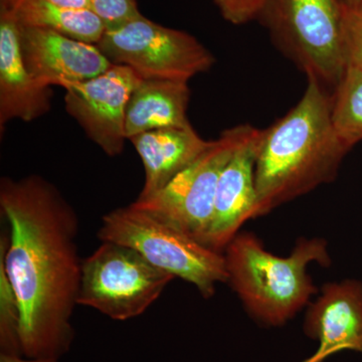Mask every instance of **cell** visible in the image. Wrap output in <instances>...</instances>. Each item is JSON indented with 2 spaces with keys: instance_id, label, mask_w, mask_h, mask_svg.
<instances>
[{
  "instance_id": "1",
  "label": "cell",
  "mask_w": 362,
  "mask_h": 362,
  "mask_svg": "<svg viewBox=\"0 0 362 362\" xmlns=\"http://www.w3.org/2000/svg\"><path fill=\"white\" fill-rule=\"evenodd\" d=\"M0 209L7 221L0 264L20 304L23 356L59 359L75 335L71 320L82 280L78 214L40 175L2 177Z\"/></svg>"
},
{
  "instance_id": "2",
  "label": "cell",
  "mask_w": 362,
  "mask_h": 362,
  "mask_svg": "<svg viewBox=\"0 0 362 362\" xmlns=\"http://www.w3.org/2000/svg\"><path fill=\"white\" fill-rule=\"evenodd\" d=\"M349 151L333 126L332 95L308 78L296 106L262 129L255 163L256 218L334 180Z\"/></svg>"
},
{
  "instance_id": "3",
  "label": "cell",
  "mask_w": 362,
  "mask_h": 362,
  "mask_svg": "<svg viewBox=\"0 0 362 362\" xmlns=\"http://www.w3.org/2000/svg\"><path fill=\"white\" fill-rule=\"evenodd\" d=\"M228 283L250 315L267 325L287 322L318 290L307 268L330 265L325 240L301 239L288 257L267 251L251 233H238L225 250Z\"/></svg>"
},
{
  "instance_id": "4",
  "label": "cell",
  "mask_w": 362,
  "mask_h": 362,
  "mask_svg": "<svg viewBox=\"0 0 362 362\" xmlns=\"http://www.w3.org/2000/svg\"><path fill=\"white\" fill-rule=\"evenodd\" d=\"M98 237L132 247L156 268L194 285L206 299L214 296L216 285L228 282L223 252L133 202L104 216Z\"/></svg>"
},
{
  "instance_id": "5",
  "label": "cell",
  "mask_w": 362,
  "mask_h": 362,
  "mask_svg": "<svg viewBox=\"0 0 362 362\" xmlns=\"http://www.w3.org/2000/svg\"><path fill=\"white\" fill-rule=\"evenodd\" d=\"M281 49L324 87L337 88L346 63L340 0H266L262 13Z\"/></svg>"
},
{
  "instance_id": "6",
  "label": "cell",
  "mask_w": 362,
  "mask_h": 362,
  "mask_svg": "<svg viewBox=\"0 0 362 362\" xmlns=\"http://www.w3.org/2000/svg\"><path fill=\"white\" fill-rule=\"evenodd\" d=\"M175 277L132 247L102 242L83 261L78 305L117 321L142 315Z\"/></svg>"
},
{
  "instance_id": "7",
  "label": "cell",
  "mask_w": 362,
  "mask_h": 362,
  "mask_svg": "<svg viewBox=\"0 0 362 362\" xmlns=\"http://www.w3.org/2000/svg\"><path fill=\"white\" fill-rule=\"evenodd\" d=\"M113 65L132 69L141 78L187 82L214 65V57L194 35L140 16L105 30L96 45Z\"/></svg>"
},
{
  "instance_id": "8",
  "label": "cell",
  "mask_w": 362,
  "mask_h": 362,
  "mask_svg": "<svg viewBox=\"0 0 362 362\" xmlns=\"http://www.w3.org/2000/svg\"><path fill=\"white\" fill-rule=\"evenodd\" d=\"M256 130L246 124L223 131L168 187L150 199H136L133 204L204 244L221 173L235 151Z\"/></svg>"
},
{
  "instance_id": "9",
  "label": "cell",
  "mask_w": 362,
  "mask_h": 362,
  "mask_svg": "<svg viewBox=\"0 0 362 362\" xmlns=\"http://www.w3.org/2000/svg\"><path fill=\"white\" fill-rule=\"evenodd\" d=\"M142 78L132 69L112 65L83 82L64 85L66 110L86 135L108 156L122 153L125 114L131 94Z\"/></svg>"
},
{
  "instance_id": "10",
  "label": "cell",
  "mask_w": 362,
  "mask_h": 362,
  "mask_svg": "<svg viewBox=\"0 0 362 362\" xmlns=\"http://www.w3.org/2000/svg\"><path fill=\"white\" fill-rule=\"evenodd\" d=\"M21 42L28 71L49 87L90 80L113 65L96 45L44 28L21 25Z\"/></svg>"
},
{
  "instance_id": "11",
  "label": "cell",
  "mask_w": 362,
  "mask_h": 362,
  "mask_svg": "<svg viewBox=\"0 0 362 362\" xmlns=\"http://www.w3.org/2000/svg\"><path fill=\"white\" fill-rule=\"evenodd\" d=\"M305 333L319 341L315 354L303 362H322L342 350L362 354V283H328L309 304Z\"/></svg>"
},
{
  "instance_id": "12",
  "label": "cell",
  "mask_w": 362,
  "mask_h": 362,
  "mask_svg": "<svg viewBox=\"0 0 362 362\" xmlns=\"http://www.w3.org/2000/svg\"><path fill=\"white\" fill-rule=\"evenodd\" d=\"M262 129H257L226 164L216 189L213 218L204 244L223 252L246 221L256 218L255 163Z\"/></svg>"
},
{
  "instance_id": "13",
  "label": "cell",
  "mask_w": 362,
  "mask_h": 362,
  "mask_svg": "<svg viewBox=\"0 0 362 362\" xmlns=\"http://www.w3.org/2000/svg\"><path fill=\"white\" fill-rule=\"evenodd\" d=\"M52 87L40 83L25 66L21 25L13 11L0 6V129L9 121L32 122L49 113Z\"/></svg>"
},
{
  "instance_id": "14",
  "label": "cell",
  "mask_w": 362,
  "mask_h": 362,
  "mask_svg": "<svg viewBox=\"0 0 362 362\" xmlns=\"http://www.w3.org/2000/svg\"><path fill=\"white\" fill-rule=\"evenodd\" d=\"M141 158L145 182L137 199H147L168 187L211 144L192 126L140 133L129 139Z\"/></svg>"
},
{
  "instance_id": "15",
  "label": "cell",
  "mask_w": 362,
  "mask_h": 362,
  "mask_svg": "<svg viewBox=\"0 0 362 362\" xmlns=\"http://www.w3.org/2000/svg\"><path fill=\"white\" fill-rule=\"evenodd\" d=\"M189 100L187 82L142 78L126 108L127 140L148 131L192 126L187 115Z\"/></svg>"
},
{
  "instance_id": "16",
  "label": "cell",
  "mask_w": 362,
  "mask_h": 362,
  "mask_svg": "<svg viewBox=\"0 0 362 362\" xmlns=\"http://www.w3.org/2000/svg\"><path fill=\"white\" fill-rule=\"evenodd\" d=\"M0 6L13 11L21 25L52 30L97 45L103 37L106 26L90 9H73L54 6L44 0H8Z\"/></svg>"
},
{
  "instance_id": "17",
  "label": "cell",
  "mask_w": 362,
  "mask_h": 362,
  "mask_svg": "<svg viewBox=\"0 0 362 362\" xmlns=\"http://www.w3.org/2000/svg\"><path fill=\"white\" fill-rule=\"evenodd\" d=\"M335 132L349 150L362 140V71L346 66L332 95Z\"/></svg>"
},
{
  "instance_id": "18",
  "label": "cell",
  "mask_w": 362,
  "mask_h": 362,
  "mask_svg": "<svg viewBox=\"0 0 362 362\" xmlns=\"http://www.w3.org/2000/svg\"><path fill=\"white\" fill-rule=\"evenodd\" d=\"M0 354L23 356L21 344V310L18 297L0 264Z\"/></svg>"
},
{
  "instance_id": "19",
  "label": "cell",
  "mask_w": 362,
  "mask_h": 362,
  "mask_svg": "<svg viewBox=\"0 0 362 362\" xmlns=\"http://www.w3.org/2000/svg\"><path fill=\"white\" fill-rule=\"evenodd\" d=\"M342 45L346 66L362 71V2L342 1Z\"/></svg>"
},
{
  "instance_id": "20",
  "label": "cell",
  "mask_w": 362,
  "mask_h": 362,
  "mask_svg": "<svg viewBox=\"0 0 362 362\" xmlns=\"http://www.w3.org/2000/svg\"><path fill=\"white\" fill-rule=\"evenodd\" d=\"M90 11L100 18L106 30L119 28L141 16L136 0H90Z\"/></svg>"
},
{
  "instance_id": "21",
  "label": "cell",
  "mask_w": 362,
  "mask_h": 362,
  "mask_svg": "<svg viewBox=\"0 0 362 362\" xmlns=\"http://www.w3.org/2000/svg\"><path fill=\"white\" fill-rule=\"evenodd\" d=\"M266 0H214L223 18L240 25L258 18Z\"/></svg>"
},
{
  "instance_id": "22",
  "label": "cell",
  "mask_w": 362,
  "mask_h": 362,
  "mask_svg": "<svg viewBox=\"0 0 362 362\" xmlns=\"http://www.w3.org/2000/svg\"><path fill=\"white\" fill-rule=\"evenodd\" d=\"M0 1H8V0H0ZM54 6L66 7L73 9H90V0H44Z\"/></svg>"
},
{
  "instance_id": "23",
  "label": "cell",
  "mask_w": 362,
  "mask_h": 362,
  "mask_svg": "<svg viewBox=\"0 0 362 362\" xmlns=\"http://www.w3.org/2000/svg\"><path fill=\"white\" fill-rule=\"evenodd\" d=\"M59 359L54 358H26L25 356H6L0 354V362H59Z\"/></svg>"
},
{
  "instance_id": "24",
  "label": "cell",
  "mask_w": 362,
  "mask_h": 362,
  "mask_svg": "<svg viewBox=\"0 0 362 362\" xmlns=\"http://www.w3.org/2000/svg\"><path fill=\"white\" fill-rule=\"evenodd\" d=\"M345 2H362V0H344Z\"/></svg>"
}]
</instances>
